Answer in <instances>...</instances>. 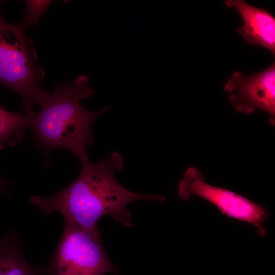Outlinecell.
I'll list each match as a JSON object with an SVG mask.
<instances>
[{"label": "cell", "instance_id": "cell-12", "mask_svg": "<svg viewBox=\"0 0 275 275\" xmlns=\"http://www.w3.org/2000/svg\"><path fill=\"white\" fill-rule=\"evenodd\" d=\"M4 1H0V12H1V6L2 4V3H3Z\"/></svg>", "mask_w": 275, "mask_h": 275}, {"label": "cell", "instance_id": "cell-2", "mask_svg": "<svg viewBox=\"0 0 275 275\" xmlns=\"http://www.w3.org/2000/svg\"><path fill=\"white\" fill-rule=\"evenodd\" d=\"M89 78L78 75L72 80L56 84L49 92L39 112L26 115L28 126L34 141L45 153L62 148L73 153L81 164L89 161L87 147L94 141L92 126L106 106L97 112L89 111L81 104L94 93L88 85Z\"/></svg>", "mask_w": 275, "mask_h": 275}, {"label": "cell", "instance_id": "cell-7", "mask_svg": "<svg viewBox=\"0 0 275 275\" xmlns=\"http://www.w3.org/2000/svg\"><path fill=\"white\" fill-rule=\"evenodd\" d=\"M225 4L241 15L243 25L237 33L252 45L261 46L275 53V18L267 10L253 6L242 0H227Z\"/></svg>", "mask_w": 275, "mask_h": 275}, {"label": "cell", "instance_id": "cell-1", "mask_svg": "<svg viewBox=\"0 0 275 275\" xmlns=\"http://www.w3.org/2000/svg\"><path fill=\"white\" fill-rule=\"evenodd\" d=\"M123 158L113 153L106 160L81 164L76 179L63 190L48 197L34 195L31 203L46 215L60 212L64 221L88 230L98 229V220L109 214L117 222L132 227L127 205L136 200L162 202L166 197L131 192L115 178L114 172L122 169Z\"/></svg>", "mask_w": 275, "mask_h": 275}, {"label": "cell", "instance_id": "cell-10", "mask_svg": "<svg viewBox=\"0 0 275 275\" xmlns=\"http://www.w3.org/2000/svg\"><path fill=\"white\" fill-rule=\"evenodd\" d=\"M53 2L50 0L25 1L24 16L20 22L26 28L37 25Z\"/></svg>", "mask_w": 275, "mask_h": 275}, {"label": "cell", "instance_id": "cell-11", "mask_svg": "<svg viewBox=\"0 0 275 275\" xmlns=\"http://www.w3.org/2000/svg\"><path fill=\"white\" fill-rule=\"evenodd\" d=\"M7 183V181L0 176V192L3 190L4 186Z\"/></svg>", "mask_w": 275, "mask_h": 275}, {"label": "cell", "instance_id": "cell-3", "mask_svg": "<svg viewBox=\"0 0 275 275\" xmlns=\"http://www.w3.org/2000/svg\"><path fill=\"white\" fill-rule=\"evenodd\" d=\"M28 28L21 22L6 21L0 12V84L17 93L25 114L35 112L49 92L40 86L45 77L43 67L37 62V54Z\"/></svg>", "mask_w": 275, "mask_h": 275}, {"label": "cell", "instance_id": "cell-6", "mask_svg": "<svg viewBox=\"0 0 275 275\" xmlns=\"http://www.w3.org/2000/svg\"><path fill=\"white\" fill-rule=\"evenodd\" d=\"M224 90L229 93V101L236 110L247 114L256 109L265 111L270 122H275V64L263 71L244 75L235 72L228 79Z\"/></svg>", "mask_w": 275, "mask_h": 275}, {"label": "cell", "instance_id": "cell-4", "mask_svg": "<svg viewBox=\"0 0 275 275\" xmlns=\"http://www.w3.org/2000/svg\"><path fill=\"white\" fill-rule=\"evenodd\" d=\"M44 266L45 275L119 272L105 254L98 229L88 230L66 221L59 242Z\"/></svg>", "mask_w": 275, "mask_h": 275}, {"label": "cell", "instance_id": "cell-9", "mask_svg": "<svg viewBox=\"0 0 275 275\" xmlns=\"http://www.w3.org/2000/svg\"><path fill=\"white\" fill-rule=\"evenodd\" d=\"M27 126L25 114L10 112L0 106V150L21 141L24 128Z\"/></svg>", "mask_w": 275, "mask_h": 275}, {"label": "cell", "instance_id": "cell-5", "mask_svg": "<svg viewBox=\"0 0 275 275\" xmlns=\"http://www.w3.org/2000/svg\"><path fill=\"white\" fill-rule=\"evenodd\" d=\"M179 197L188 201L192 196L200 197L229 218L253 225L261 236L266 235L262 224L269 213L266 208L231 190L210 185L202 172L190 167L185 172L178 187Z\"/></svg>", "mask_w": 275, "mask_h": 275}, {"label": "cell", "instance_id": "cell-8", "mask_svg": "<svg viewBox=\"0 0 275 275\" xmlns=\"http://www.w3.org/2000/svg\"><path fill=\"white\" fill-rule=\"evenodd\" d=\"M0 275H45L44 265L34 266L25 260L13 231L0 238Z\"/></svg>", "mask_w": 275, "mask_h": 275}]
</instances>
